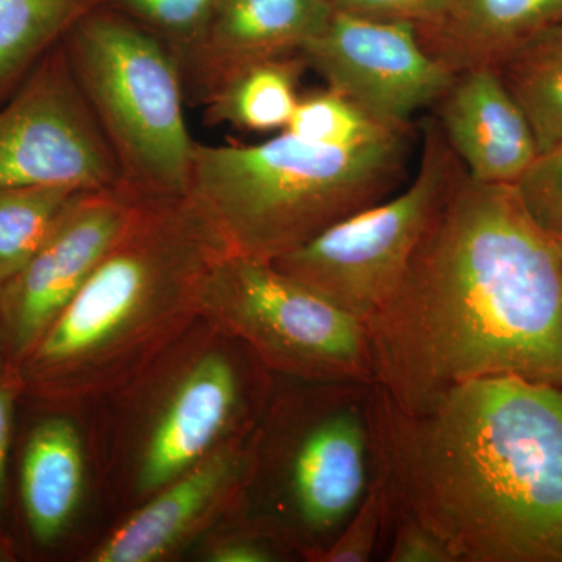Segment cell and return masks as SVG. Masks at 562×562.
<instances>
[{
	"mask_svg": "<svg viewBox=\"0 0 562 562\" xmlns=\"http://www.w3.org/2000/svg\"><path fill=\"white\" fill-rule=\"evenodd\" d=\"M562 24V0H450L416 29L422 46L453 76L495 68L532 36Z\"/></svg>",
	"mask_w": 562,
	"mask_h": 562,
	"instance_id": "cell-16",
	"label": "cell"
},
{
	"mask_svg": "<svg viewBox=\"0 0 562 562\" xmlns=\"http://www.w3.org/2000/svg\"><path fill=\"white\" fill-rule=\"evenodd\" d=\"M199 557L209 562H280L295 560L288 547L241 509L217 524L201 541Z\"/></svg>",
	"mask_w": 562,
	"mask_h": 562,
	"instance_id": "cell-25",
	"label": "cell"
},
{
	"mask_svg": "<svg viewBox=\"0 0 562 562\" xmlns=\"http://www.w3.org/2000/svg\"><path fill=\"white\" fill-rule=\"evenodd\" d=\"M333 10L331 0H220L187 61L206 94L254 63L301 54Z\"/></svg>",
	"mask_w": 562,
	"mask_h": 562,
	"instance_id": "cell-15",
	"label": "cell"
},
{
	"mask_svg": "<svg viewBox=\"0 0 562 562\" xmlns=\"http://www.w3.org/2000/svg\"><path fill=\"white\" fill-rule=\"evenodd\" d=\"M131 188L81 192L31 261L0 288V360L20 368L76 297L140 201Z\"/></svg>",
	"mask_w": 562,
	"mask_h": 562,
	"instance_id": "cell-12",
	"label": "cell"
},
{
	"mask_svg": "<svg viewBox=\"0 0 562 562\" xmlns=\"http://www.w3.org/2000/svg\"><path fill=\"white\" fill-rule=\"evenodd\" d=\"M0 187H125L63 40L0 105Z\"/></svg>",
	"mask_w": 562,
	"mask_h": 562,
	"instance_id": "cell-10",
	"label": "cell"
},
{
	"mask_svg": "<svg viewBox=\"0 0 562 562\" xmlns=\"http://www.w3.org/2000/svg\"><path fill=\"white\" fill-rule=\"evenodd\" d=\"M7 557H10L9 546H7L2 535H0V561L7 560Z\"/></svg>",
	"mask_w": 562,
	"mask_h": 562,
	"instance_id": "cell-30",
	"label": "cell"
},
{
	"mask_svg": "<svg viewBox=\"0 0 562 562\" xmlns=\"http://www.w3.org/2000/svg\"><path fill=\"white\" fill-rule=\"evenodd\" d=\"M436 105L443 138L473 180L516 184L539 157L527 117L494 68L457 74Z\"/></svg>",
	"mask_w": 562,
	"mask_h": 562,
	"instance_id": "cell-14",
	"label": "cell"
},
{
	"mask_svg": "<svg viewBox=\"0 0 562 562\" xmlns=\"http://www.w3.org/2000/svg\"><path fill=\"white\" fill-rule=\"evenodd\" d=\"M61 187H0V288L31 261L81 194Z\"/></svg>",
	"mask_w": 562,
	"mask_h": 562,
	"instance_id": "cell-21",
	"label": "cell"
},
{
	"mask_svg": "<svg viewBox=\"0 0 562 562\" xmlns=\"http://www.w3.org/2000/svg\"><path fill=\"white\" fill-rule=\"evenodd\" d=\"M188 60L201 43L220 0H102Z\"/></svg>",
	"mask_w": 562,
	"mask_h": 562,
	"instance_id": "cell-24",
	"label": "cell"
},
{
	"mask_svg": "<svg viewBox=\"0 0 562 562\" xmlns=\"http://www.w3.org/2000/svg\"><path fill=\"white\" fill-rule=\"evenodd\" d=\"M406 161V131L358 146L310 143L288 132L250 146L198 143L188 198L231 254L276 261L391 198Z\"/></svg>",
	"mask_w": 562,
	"mask_h": 562,
	"instance_id": "cell-4",
	"label": "cell"
},
{
	"mask_svg": "<svg viewBox=\"0 0 562 562\" xmlns=\"http://www.w3.org/2000/svg\"><path fill=\"white\" fill-rule=\"evenodd\" d=\"M397 512V498L391 476L384 469L379 449V468L371 486L349 522L339 532L319 562H368L384 552Z\"/></svg>",
	"mask_w": 562,
	"mask_h": 562,
	"instance_id": "cell-23",
	"label": "cell"
},
{
	"mask_svg": "<svg viewBox=\"0 0 562 562\" xmlns=\"http://www.w3.org/2000/svg\"><path fill=\"white\" fill-rule=\"evenodd\" d=\"M273 384L276 376L246 344L201 317L124 390L132 408L114 454L124 506L135 508L225 442L254 430Z\"/></svg>",
	"mask_w": 562,
	"mask_h": 562,
	"instance_id": "cell-6",
	"label": "cell"
},
{
	"mask_svg": "<svg viewBox=\"0 0 562 562\" xmlns=\"http://www.w3.org/2000/svg\"><path fill=\"white\" fill-rule=\"evenodd\" d=\"M375 384L403 412L486 376L562 387V243L514 184L458 161L408 269L368 322Z\"/></svg>",
	"mask_w": 562,
	"mask_h": 562,
	"instance_id": "cell-1",
	"label": "cell"
},
{
	"mask_svg": "<svg viewBox=\"0 0 562 562\" xmlns=\"http://www.w3.org/2000/svg\"><path fill=\"white\" fill-rule=\"evenodd\" d=\"M522 110L539 154L562 144V24L532 36L494 68Z\"/></svg>",
	"mask_w": 562,
	"mask_h": 562,
	"instance_id": "cell-19",
	"label": "cell"
},
{
	"mask_svg": "<svg viewBox=\"0 0 562 562\" xmlns=\"http://www.w3.org/2000/svg\"><path fill=\"white\" fill-rule=\"evenodd\" d=\"M299 55L327 88L391 131H408L413 117L438 103L454 77L425 50L408 22L336 7Z\"/></svg>",
	"mask_w": 562,
	"mask_h": 562,
	"instance_id": "cell-11",
	"label": "cell"
},
{
	"mask_svg": "<svg viewBox=\"0 0 562 562\" xmlns=\"http://www.w3.org/2000/svg\"><path fill=\"white\" fill-rule=\"evenodd\" d=\"M257 427L154 492L88 554L90 562H161L201 542L241 506L255 461Z\"/></svg>",
	"mask_w": 562,
	"mask_h": 562,
	"instance_id": "cell-13",
	"label": "cell"
},
{
	"mask_svg": "<svg viewBox=\"0 0 562 562\" xmlns=\"http://www.w3.org/2000/svg\"><path fill=\"white\" fill-rule=\"evenodd\" d=\"M63 44L125 187L147 199L188 195L198 143L188 131L177 55L105 3L87 11Z\"/></svg>",
	"mask_w": 562,
	"mask_h": 562,
	"instance_id": "cell-7",
	"label": "cell"
},
{
	"mask_svg": "<svg viewBox=\"0 0 562 562\" xmlns=\"http://www.w3.org/2000/svg\"><path fill=\"white\" fill-rule=\"evenodd\" d=\"M0 361H2V360H0Z\"/></svg>",
	"mask_w": 562,
	"mask_h": 562,
	"instance_id": "cell-31",
	"label": "cell"
},
{
	"mask_svg": "<svg viewBox=\"0 0 562 562\" xmlns=\"http://www.w3.org/2000/svg\"><path fill=\"white\" fill-rule=\"evenodd\" d=\"M376 420L398 508L454 562H562V387L486 376L403 412L376 386Z\"/></svg>",
	"mask_w": 562,
	"mask_h": 562,
	"instance_id": "cell-2",
	"label": "cell"
},
{
	"mask_svg": "<svg viewBox=\"0 0 562 562\" xmlns=\"http://www.w3.org/2000/svg\"><path fill=\"white\" fill-rule=\"evenodd\" d=\"M102 0H0V99Z\"/></svg>",
	"mask_w": 562,
	"mask_h": 562,
	"instance_id": "cell-20",
	"label": "cell"
},
{
	"mask_svg": "<svg viewBox=\"0 0 562 562\" xmlns=\"http://www.w3.org/2000/svg\"><path fill=\"white\" fill-rule=\"evenodd\" d=\"M457 166L438 121L428 120L419 169L408 188L331 225L272 265L368 324L401 284Z\"/></svg>",
	"mask_w": 562,
	"mask_h": 562,
	"instance_id": "cell-9",
	"label": "cell"
},
{
	"mask_svg": "<svg viewBox=\"0 0 562 562\" xmlns=\"http://www.w3.org/2000/svg\"><path fill=\"white\" fill-rule=\"evenodd\" d=\"M383 557L387 562H454L446 543L398 506Z\"/></svg>",
	"mask_w": 562,
	"mask_h": 562,
	"instance_id": "cell-27",
	"label": "cell"
},
{
	"mask_svg": "<svg viewBox=\"0 0 562 562\" xmlns=\"http://www.w3.org/2000/svg\"><path fill=\"white\" fill-rule=\"evenodd\" d=\"M284 132L327 146H358L382 138L391 132L369 117L349 99L327 88L299 98Z\"/></svg>",
	"mask_w": 562,
	"mask_h": 562,
	"instance_id": "cell-22",
	"label": "cell"
},
{
	"mask_svg": "<svg viewBox=\"0 0 562 562\" xmlns=\"http://www.w3.org/2000/svg\"><path fill=\"white\" fill-rule=\"evenodd\" d=\"M227 254L188 195L140 199L120 238L21 362L24 392L63 405L120 394L198 324L203 288Z\"/></svg>",
	"mask_w": 562,
	"mask_h": 562,
	"instance_id": "cell-3",
	"label": "cell"
},
{
	"mask_svg": "<svg viewBox=\"0 0 562 562\" xmlns=\"http://www.w3.org/2000/svg\"><path fill=\"white\" fill-rule=\"evenodd\" d=\"M336 9L375 18V20L408 22L414 27L438 20L450 0H331Z\"/></svg>",
	"mask_w": 562,
	"mask_h": 562,
	"instance_id": "cell-28",
	"label": "cell"
},
{
	"mask_svg": "<svg viewBox=\"0 0 562 562\" xmlns=\"http://www.w3.org/2000/svg\"><path fill=\"white\" fill-rule=\"evenodd\" d=\"M302 57L254 63L206 92V117L250 132L286 128L299 102Z\"/></svg>",
	"mask_w": 562,
	"mask_h": 562,
	"instance_id": "cell-18",
	"label": "cell"
},
{
	"mask_svg": "<svg viewBox=\"0 0 562 562\" xmlns=\"http://www.w3.org/2000/svg\"><path fill=\"white\" fill-rule=\"evenodd\" d=\"M201 317L280 379L375 383L368 325L272 261L227 254L203 288Z\"/></svg>",
	"mask_w": 562,
	"mask_h": 562,
	"instance_id": "cell-8",
	"label": "cell"
},
{
	"mask_svg": "<svg viewBox=\"0 0 562 562\" xmlns=\"http://www.w3.org/2000/svg\"><path fill=\"white\" fill-rule=\"evenodd\" d=\"M22 392H24V387H22L18 369L0 361V535H2L3 517H5L14 409H16V401Z\"/></svg>",
	"mask_w": 562,
	"mask_h": 562,
	"instance_id": "cell-29",
	"label": "cell"
},
{
	"mask_svg": "<svg viewBox=\"0 0 562 562\" xmlns=\"http://www.w3.org/2000/svg\"><path fill=\"white\" fill-rule=\"evenodd\" d=\"M514 187L531 220L562 243V144L539 154Z\"/></svg>",
	"mask_w": 562,
	"mask_h": 562,
	"instance_id": "cell-26",
	"label": "cell"
},
{
	"mask_svg": "<svg viewBox=\"0 0 562 562\" xmlns=\"http://www.w3.org/2000/svg\"><path fill=\"white\" fill-rule=\"evenodd\" d=\"M88 454L76 422L55 414L36 424L22 452V512L33 542L55 546L68 532L87 492Z\"/></svg>",
	"mask_w": 562,
	"mask_h": 562,
	"instance_id": "cell-17",
	"label": "cell"
},
{
	"mask_svg": "<svg viewBox=\"0 0 562 562\" xmlns=\"http://www.w3.org/2000/svg\"><path fill=\"white\" fill-rule=\"evenodd\" d=\"M376 468L375 383L276 376L239 509L295 560L319 562L364 498Z\"/></svg>",
	"mask_w": 562,
	"mask_h": 562,
	"instance_id": "cell-5",
	"label": "cell"
}]
</instances>
